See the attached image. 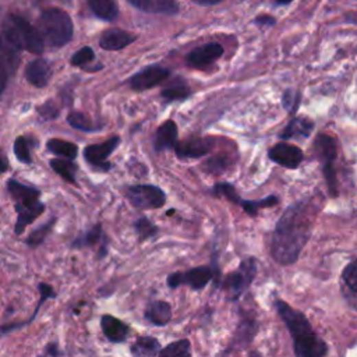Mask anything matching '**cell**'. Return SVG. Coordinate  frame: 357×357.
Listing matches in <instances>:
<instances>
[{"mask_svg":"<svg viewBox=\"0 0 357 357\" xmlns=\"http://www.w3.org/2000/svg\"><path fill=\"white\" fill-rule=\"evenodd\" d=\"M311 232V219L304 204L292 205L279 219L273 239V255L282 265L297 261Z\"/></svg>","mask_w":357,"mask_h":357,"instance_id":"6da1fadb","label":"cell"},{"mask_svg":"<svg viewBox=\"0 0 357 357\" xmlns=\"http://www.w3.org/2000/svg\"><path fill=\"white\" fill-rule=\"evenodd\" d=\"M279 317L286 324L292 338L295 353L300 357H320L325 356L328 349L324 341L311 328L308 320L300 311L293 310L285 301L278 300L275 303Z\"/></svg>","mask_w":357,"mask_h":357,"instance_id":"7a4b0ae2","label":"cell"},{"mask_svg":"<svg viewBox=\"0 0 357 357\" xmlns=\"http://www.w3.org/2000/svg\"><path fill=\"white\" fill-rule=\"evenodd\" d=\"M8 189L16 201V233L21 235L30 223H32L38 216L42 215V212L45 211V205L39 201L41 193L34 187H28L16 181H10L8 183Z\"/></svg>","mask_w":357,"mask_h":357,"instance_id":"3957f363","label":"cell"},{"mask_svg":"<svg viewBox=\"0 0 357 357\" xmlns=\"http://www.w3.org/2000/svg\"><path fill=\"white\" fill-rule=\"evenodd\" d=\"M42 39L51 47L60 48L73 36V23L67 13L59 9L45 10L39 19Z\"/></svg>","mask_w":357,"mask_h":357,"instance_id":"277c9868","label":"cell"},{"mask_svg":"<svg viewBox=\"0 0 357 357\" xmlns=\"http://www.w3.org/2000/svg\"><path fill=\"white\" fill-rule=\"evenodd\" d=\"M5 35L17 49H25L38 55L43 51V39L41 32L20 16H10L6 20Z\"/></svg>","mask_w":357,"mask_h":357,"instance_id":"5b68a950","label":"cell"},{"mask_svg":"<svg viewBox=\"0 0 357 357\" xmlns=\"http://www.w3.org/2000/svg\"><path fill=\"white\" fill-rule=\"evenodd\" d=\"M316 150L319 152L320 161L324 165V174L328 183V189L334 197H336L338 183H336V173H335V159H336V143L332 137L321 134L316 140Z\"/></svg>","mask_w":357,"mask_h":357,"instance_id":"8992f818","label":"cell"},{"mask_svg":"<svg viewBox=\"0 0 357 357\" xmlns=\"http://www.w3.org/2000/svg\"><path fill=\"white\" fill-rule=\"evenodd\" d=\"M127 197L130 203L140 209H157L163 207L166 201L165 193L151 185H139L131 186L127 192Z\"/></svg>","mask_w":357,"mask_h":357,"instance_id":"52a82bcc","label":"cell"},{"mask_svg":"<svg viewBox=\"0 0 357 357\" xmlns=\"http://www.w3.org/2000/svg\"><path fill=\"white\" fill-rule=\"evenodd\" d=\"M257 274V262L255 260L250 258L242 262L239 266V270L233 274H231L225 279V289L229 293L231 299H239L242 293L250 286L253 279L255 278Z\"/></svg>","mask_w":357,"mask_h":357,"instance_id":"ba28073f","label":"cell"},{"mask_svg":"<svg viewBox=\"0 0 357 357\" xmlns=\"http://www.w3.org/2000/svg\"><path fill=\"white\" fill-rule=\"evenodd\" d=\"M214 273L209 266H197L187 273H176L169 275L168 285L170 288H178L182 285H187L196 290H200L207 286V284L212 279Z\"/></svg>","mask_w":357,"mask_h":357,"instance_id":"9c48e42d","label":"cell"},{"mask_svg":"<svg viewBox=\"0 0 357 357\" xmlns=\"http://www.w3.org/2000/svg\"><path fill=\"white\" fill-rule=\"evenodd\" d=\"M120 144V139L119 137H112L111 140L102 143V144H94V146H88L84 150V157L85 161L88 163H91L95 168H102L104 170H109L111 163L106 162L109 155L117 148V146Z\"/></svg>","mask_w":357,"mask_h":357,"instance_id":"30bf717a","label":"cell"},{"mask_svg":"<svg viewBox=\"0 0 357 357\" xmlns=\"http://www.w3.org/2000/svg\"><path fill=\"white\" fill-rule=\"evenodd\" d=\"M170 76V71L161 66H150L143 71L133 76L130 80V85L136 91H146L152 87H157L162 81H165Z\"/></svg>","mask_w":357,"mask_h":357,"instance_id":"8fae6325","label":"cell"},{"mask_svg":"<svg viewBox=\"0 0 357 357\" xmlns=\"http://www.w3.org/2000/svg\"><path fill=\"white\" fill-rule=\"evenodd\" d=\"M222 54H223V48L219 43L215 42L207 43L189 54L187 65L193 69H205L207 66L218 60L222 56Z\"/></svg>","mask_w":357,"mask_h":357,"instance_id":"7c38bea8","label":"cell"},{"mask_svg":"<svg viewBox=\"0 0 357 357\" xmlns=\"http://www.w3.org/2000/svg\"><path fill=\"white\" fill-rule=\"evenodd\" d=\"M270 158L278 165H282L288 169H295L301 163L303 152L296 146L281 143L270 150Z\"/></svg>","mask_w":357,"mask_h":357,"instance_id":"4fadbf2b","label":"cell"},{"mask_svg":"<svg viewBox=\"0 0 357 357\" xmlns=\"http://www.w3.org/2000/svg\"><path fill=\"white\" fill-rule=\"evenodd\" d=\"M134 41H136V36H133L131 34L119 28H112L102 34L100 39V45L105 51H120L128 47V45Z\"/></svg>","mask_w":357,"mask_h":357,"instance_id":"5bb4252c","label":"cell"},{"mask_svg":"<svg viewBox=\"0 0 357 357\" xmlns=\"http://www.w3.org/2000/svg\"><path fill=\"white\" fill-rule=\"evenodd\" d=\"M51 74H52L51 66L47 60H43V59H36V60L31 62L25 69L27 80L36 88L47 87L49 82Z\"/></svg>","mask_w":357,"mask_h":357,"instance_id":"9a60e30c","label":"cell"},{"mask_svg":"<svg viewBox=\"0 0 357 357\" xmlns=\"http://www.w3.org/2000/svg\"><path fill=\"white\" fill-rule=\"evenodd\" d=\"M177 126L173 120H168L165 122L157 131L155 134V150L157 151H165V150H170L174 148V146L177 144Z\"/></svg>","mask_w":357,"mask_h":357,"instance_id":"2e32d148","label":"cell"},{"mask_svg":"<svg viewBox=\"0 0 357 357\" xmlns=\"http://www.w3.org/2000/svg\"><path fill=\"white\" fill-rule=\"evenodd\" d=\"M211 144L208 140L203 139H192L187 141H182L174 146V151L182 158H200L209 152Z\"/></svg>","mask_w":357,"mask_h":357,"instance_id":"e0dca14e","label":"cell"},{"mask_svg":"<svg viewBox=\"0 0 357 357\" xmlns=\"http://www.w3.org/2000/svg\"><path fill=\"white\" fill-rule=\"evenodd\" d=\"M101 327L104 331V335L115 343L124 342L128 335V327L112 316H104L101 319Z\"/></svg>","mask_w":357,"mask_h":357,"instance_id":"ac0fdd59","label":"cell"},{"mask_svg":"<svg viewBox=\"0 0 357 357\" xmlns=\"http://www.w3.org/2000/svg\"><path fill=\"white\" fill-rule=\"evenodd\" d=\"M146 319L154 325H166L172 319V310L166 301H152L146 310Z\"/></svg>","mask_w":357,"mask_h":357,"instance_id":"d6986e66","label":"cell"},{"mask_svg":"<svg viewBox=\"0 0 357 357\" xmlns=\"http://www.w3.org/2000/svg\"><path fill=\"white\" fill-rule=\"evenodd\" d=\"M314 128L311 120L306 117H296L293 119L289 126L285 128L282 133V139L289 140V139H307L310 136V133Z\"/></svg>","mask_w":357,"mask_h":357,"instance_id":"ffe728a7","label":"cell"},{"mask_svg":"<svg viewBox=\"0 0 357 357\" xmlns=\"http://www.w3.org/2000/svg\"><path fill=\"white\" fill-rule=\"evenodd\" d=\"M161 352V345L155 338L143 336L137 339L131 346V354L143 357V356H157Z\"/></svg>","mask_w":357,"mask_h":357,"instance_id":"44dd1931","label":"cell"},{"mask_svg":"<svg viewBox=\"0 0 357 357\" xmlns=\"http://www.w3.org/2000/svg\"><path fill=\"white\" fill-rule=\"evenodd\" d=\"M192 94L190 87L186 84V81L177 78L173 82H170L162 91V97L168 101H181L189 98Z\"/></svg>","mask_w":357,"mask_h":357,"instance_id":"7402d4cb","label":"cell"},{"mask_svg":"<svg viewBox=\"0 0 357 357\" xmlns=\"http://www.w3.org/2000/svg\"><path fill=\"white\" fill-rule=\"evenodd\" d=\"M91 10L102 20L112 21L117 17L119 10L113 0H88Z\"/></svg>","mask_w":357,"mask_h":357,"instance_id":"603a6c76","label":"cell"},{"mask_svg":"<svg viewBox=\"0 0 357 357\" xmlns=\"http://www.w3.org/2000/svg\"><path fill=\"white\" fill-rule=\"evenodd\" d=\"M17 48L14 45H12L8 39L5 41L2 36H0V62L5 65L6 69L10 70H16L17 65H19V54H17Z\"/></svg>","mask_w":357,"mask_h":357,"instance_id":"cb8c5ba5","label":"cell"},{"mask_svg":"<svg viewBox=\"0 0 357 357\" xmlns=\"http://www.w3.org/2000/svg\"><path fill=\"white\" fill-rule=\"evenodd\" d=\"M48 150L51 152H54L55 155L63 157L66 159H76L78 155V147L76 144L65 141V140H59V139L49 140Z\"/></svg>","mask_w":357,"mask_h":357,"instance_id":"d4e9b609","label":"cell"},{"mask_svg":"<svg viewBox=\"0 0 357 357\" xmlns=\"http://www.w3.org/2000/svg\"><path fill=\"white\" fill-rule=\"evenodd\" d=\"M52 169L62 176L66 182L69 183H76V173H77V166L71 162V159H54L51 161Z\"/></svg>","mask_w":357,"mask_h":357,"instance_id":"484cf974","label":"cell"},{"mask_svg":"<svg viewBox=\"0 0 357 357\" xmlns=\"http://www.w3.org/2000/svg\"><path fill=\"white\" fill-rule=\"evenodd\" d=\"M104 240V233H102V225L98 223L94 228L89 229L88 232H85L81 238H78L73 246L74 247H93L97 246L100 243H102Z\"/></svg>","mask_w":357,"mask_h":357,"instance_id":"4316f807","label":"cell"},{"mask_svg":"<svg viewBox=\"0 0 357 357\" xmlns=\"http://www.w3.org/2000/svg\"><path fill=\"white\" fill-rule=\"evenodd\" d=\"M278 204V198L271 196V197H266V198H262V200H257V201H247V200H240L239 205H242L244 208V211L251 215V216H255L257 212L261 209V208H266V207H273Z\"/></svg>","mask_w":357,"mask_h":357,"instance_id":"83f0119b","label":"cell"},{"mask_svg":"<svg viewBox=\"0 0 357 357\" xmlns=\"http://www.w3.org/2000/svg\"><path fill=\"white\" fill-rule=\"evenodd\" d=\"M161 356H170V357H185L190 354V342L187 339L177 341L166 346L159 352Z\"/></svg>","mask_w":357,"mask_h":357,"instance_id":"f1b7e54d","label":"cell"},{"mask_svg":"<svg viewBox=\"0 0 357 357\" xmlns=\"http://www.w3.org/2000/svg\"><path fill=\"white\" fill-rule=\"evenodd\" d=\"M67 122L71 127L81 130V131H94L98 127H95L94 122L91 119H88L85 115L80 113V112H73L67 116Z\"/></svg>","mask_w":357,"mask_h":357,"instance_id":"f546056e","label":"cell"},{"mask_svg":"<svg viewBox=\"0 0 357 357\" xmlns=\"http://www.w3.org/2000/svg\"><path fill=\"white\" fill-rule=\"evenodd\" d=\"M134 228H136L137 235L140 236L141 240H147L150 238H154L158 232V228L147 218L139 219L136 223H134Z\"/></svg>","mask_w":357,"mask_h":357,"instance_id":"4dcf8cb0","label":"cell"},{"mask_svg":"<svg viewBox=\"0 0 357 357\" xmlns=\"http://www.w3.org/2000/svg\"><path fill=\"white\" fill-rule=\"evenodd\" d=\"M54 223H55V219L49 220V222L47 223V225H43V227H41L39 229L34 231V232L31 233V236L27 239V243H28L30 246H32V247L39 246V244L45 240V238H47V236L49 235L51 229L54 228Z\"/></svg>","mask_w":357,"mask_h":357,"instance_id":"1f68e13d","label":"cell"},{"mask_svg":"<svg viewBox=\"0 0 357 357\" xmlns=\"http://www.w3.org/2000/svg\"><path fill=\"white\" fill-rule=\"evenodd\" d=\"M14 154L17 157V159L23 163H31V154H30V146H28V140L25 137H19L14 141Z\"/></svg>","mask_w":357,"mask_h":357,"instance_id":"d6a6232c","label":"cell"},{"mask_svg":"<svg viewBox=\"0 0 357 357\" xmlns=\"http://www.w3.org/2000/svg\"><path fill=\"white\" fill-rule=\"evenodd\" d=\"M150 12L162 14H176L178 12V5L174 0H155Z\"/></svg>","mask_w":357,"mask_h":357,"instance_id":"836d02e7","label":"cell"},{"mask_svg":"<svg viewBox=\"0 0 357 357\" xmlns=\"http://www.w3.org/2000/svg\"><path fill=\"white\" fill-rule=\"evenodd\" d=\"M342 278L345 284L354 292L357 293V260L350 262L342 274Z\"/></svg>","mask_w":357,"mask_h":357,"instance_id":"e575fe53","label":"cell"},{"mask_svg":"<svg viewBox=\"0 0 357 357\" xmlns=\"http://www.w3.org/2000/svg\"><path fill=\"white\" fill-rule=\"evenodd\" d=\"M94 51L89 48V47H85L82 49H80L78 52L74 54V56L71 58V65L73 66H84L89 62L94 60Z\"/></svg>","mask_w":357,"mask_h":357,"instance_id":"d590c367","label":"cell"},{"mask_svg":"<svg viewBox=\"0 0 357 357\" xmlns=\"http://www.w3.org/2000/svg\"><path fill=\"white\" fill-rule=\"evenodd\" d=\"M214 193L218 194V196L227 197L229 201H233V203H238V204H239L240 200H242V198L236 194L233 186L227 185V183H223V185H216L215 189H214Z\"/></svg>","mask_w":357,"mask_h":357,"instance_id":"8d00e7d4","label":"cell"},{"mask_svg":"<svg viewBox=\"0 0 357 357\" xmlns=\"http://www.w3.org/2000/svg\"><path fill=\"white\" fill-rule=\"evenodd\" d=\"M39 292H41V300H39V303H38V306H36V310H35V312H34L32 320L35 319V316H36V312H38L41 304H42L45 300H48L49 297H55V296H56V293L54 292V289H52L49 285H47V284H41V285H39Z\"/></svg>","mask_w":357,"mask_h":357,"instance_id":"74e56055","label":"cell"},{"mask_svg":"<svg viewBox=\"0 0 357 357\" xmlns=\"http://www.w3.org/2000/svg\"><path fill=\"white\" fill-rule=\"evenodd\" d=\"M128 2H130L133 6H136L137 9L150 12V10H151V6H152V3L155 2V0H128Z\"/></svg>","mask_w":357,"mask_h":357,"instance_id":"f35d334b","label":"cell"},{"mask_svg":"<svg viewBox=\"0 0 357 357\" xmlns=\"http://www.w3.org/2000/svg\"><path fill=\"white\" fill-rule=\"evenodd\" d=\"M6 85H8V69L2 62H0V95L3 94Z\"/></svg>","mask_w":357,"mask_h":357,"instance_id":"ab89813d","label":"cell"},{"mask_svg":"<svg viewBox=\"0 0 357 357\" xmlns=\"http://www.w3.org/2000/svg\"><path fill=\"white\" fill-rule=\"evenodd\" d=\"M9 169V161L8 157L5 155V152L0 150V174L5 173Z\"/></svg>","mask_w":357,"mask_h":357,"instance_id":"60d3db41","label":"cell"},{"mask_svg":"<svg viewBox=\"0 0 357 357\" xmlns=\"http://www.w3.org/2000/svg\"><path fill=\"white\" fill-rule=\"evenodd\" d=\"M196 2H197L198 5H203V6H212V5L220 3L222 0H196Z\"/></svg>","mask_w":357,"mask_h":357,"instance_id":"b9f144b4","label":"cell"},{"mask_svg":"<svg viewBox=\"0 0 357 357\" xmlns=\"http://www.w3.org/2000/svg\"><path fill=\"white\" fill-rule=\"evenodd\" d=\"M257 23H262V24H266V23H268V24H274L275 21H274L273 19H270V17H262V19H258Z\"/></svg>","mask_w":357,"mask_h":357,"instance_id":"7bdbcfd3","label":"cell"},{"mask_svg":"<svg viewBox=\"0 0 357 357\" xmlns=\"http://www.w3.org/2000/svg\"><path fill=\"white\" fill-rule=\"evenodd\" d=\"M47 354H59V352H58V349H54V345H51L49 349L47 350Z\"/></svg>","mask_w":357,"mask_h":357,"instance_id":"ee69618b","label":"cell"},{"mask_svg":"<svg viewBox=\"0 0 357 357\" xmlns=\"http://www.w3.org/2000/svg\"><path fill=\"white\" fill-rule=\"evenodd\" d=\"M278 3H281V5H288V3H290L292 0H277Z\"/></svg>","mask_w":357,"mask_h":357,"instance_id":"f6af8a7d","label":"cell"}]
</instances>
